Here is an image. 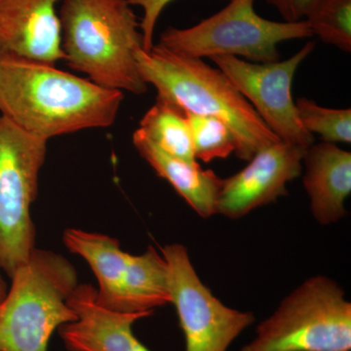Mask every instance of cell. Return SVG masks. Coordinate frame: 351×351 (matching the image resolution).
<instances>
[{
    "mask_svg": "<svg viewBox=\"0 0 351 351\" xmlns=\"http://www.w3.org/2000/svg\"><path fill=\"white\" fill-rule=\"evenodd\" d=\"M239 351H351V304L336 281H304Z\"/></svg>",
    "mask_w": 351,
    "mask_h": 351,
    "instance_id": "5",
    "label": "cell"
},
{
    "mask_svg": "<svg viewBox=\"0 0 351 351\" xmlns=\"http://www.w3.org/2000/svg\"><path fill=\"white\" fill-rule=\"evenodd\" d=\"M138 129L161 151L196 162L188 117L179 108L156 98V104L141 119Z\"/></svg>",
    "mask_w": 351,
    "mask_h": 351,
    "instance_id": "17",
    "label": "cell"
},
{
    "mask_svg": "<svg viewBox=\"0 0 351 351\" xmlns=\"http://www.w3.org/2000/svg\"><path fill=\"white\" fill-rule=\"evenodd\" d=\"M295 108L304 128L319 135L322 142L350 144V108H325L306 98L298 99Z\"/></svg>",
    "mask_w": 351,
    "mask_h": 351,
    "instance_id": "19",
    "label": "cell"
},
{
    "mask_svg": "<svg viewBox=\"0 0 351 351\" xmlns=\"http://www.w3.org/2000/svg\"><path fill=\"white\" fill-rule=\"evenodd\" d=\"M171 304L167 265L152 246L142 255H130L124 280V313H154Z\"/></svg>",
    "mask_w": 351,
    "mask_h": 351,
    "instance_id": "16",
    "label": "cell"
},
{
    "mask_svg": "<svg viewBox=\"0 0 351 351\" xmlns=\"http://www.w3.org/2000/svg\"><path fill=\"white\" fill-rule=\"evenodd\" d=\"M64 243L89 263L98 279L97 300L101 306L124 313V280L130 254L120 248L119 240L69 228L64 233Z\"/></svg>",
    "mask_w": 351,
    "mask_h": 351,
    "instance_id": "15",
    "label": "cell"
},
{
    "mask_svg": "<svg viewBox=\"0 0 351 351\" xmlns=\"http://www.w3.org/2000/svg\"><path fill=\"white\" fill-rule=\"evenodd\" d=\"M304 20L313 36L351 52V0H311Z\"/></svg>",
    "mask_w": 351,
    "mask_h": 351,
    "instance_id": "18",
    "label": "cell"
},
{
    "mask_svg": "<svg viewBox=\"0 0 351 351\" xmlns=\"http://www.w3.org/2000/svg\"><path fill=\"white\" fill-rule=\"evenodd\" d=\"M69 304L77 318L59 329L69 351H151L134 335L133 325L152 313H122L101 306L90 284L76 286Z\"/></svg>",
    "mask_w": 351,
    "mask_h": 351,
    "instance_id": "11",
    "label": "cell"
},
{
    "mask_svg": "<svg viewBox=\"0 0 351 351\" xmlns=\"http://www.w3.org/2000/svg\"><path fill=\"white\" fill-rule=\"evenodd\" d=\"M306 152L278 142L257 152L246 167L223 180L217 214L239 219L287 195L289 182L302 174Z\"/></svg>",
    "mask_w": 351,
    "mask_h": 351,
    "instance_id": "10",
    "label": "cell"
},
{
    "mask_svg": "<svg viewBox=\"0 0 351 351\" xmlns=\"http://www.w3.org/2000/svg\"><path fill=\"white\" fill-rule=\"evenodd\" d=\"M304 186L311 212L321 225L345 216V202L351 193V154L338 145L321 142L306 149Z\"/></svg>",
    "mask_w": 351,
    "mask_h": 351,
    "instance_id": "13",
    "label": "cell"
},
{
    "mask_svg": "<svg viewBox=\"0 0 351 351\" xmlns=\"http://www.w3.org/2000/svg\"><path fill=\"white\" fill-rule=\"evenodd\" d=\"M123 92L99 86L55 64L0 55V114L36 137L108 128Z\"/></svg>",
    "mask_w": 351,
    "mask_h": 351,
    "instance_id": "1",
    "label": "cell"
},
{
    "mask_svg": "<svg viewBox=\"0 0 351 351\" xmlns=\"http://www.w3.org/2000/svg\"><path fill=\"white\" fill-rule=\"evenodd\" d=\"M256 0H230L211 17L186 29L168 27L158 44L166 49L197 58L232 56L253 63H270L280 58L278 45L284 41L313 38L304 20L276 22L261 17Z\"/></svg>",
    "mask_w": 351,
    "mask_h": 351,
    "instance_id": "6",
    "label": "cell"
},
{
    "mask_svg": "<svg viewBox=\"0 0 351 351\" xmlns=\"http://www.w3.org/2000/svg\"><path fill=\"white\" fill-rule=\"evenodd\" d=\"M47 143L0 114V269L10 278L36 248L31 207Z\"/></svg>",
    "mask_w": 351,
    "mask_h": 351,
    "instance_id": "7",
    "label": "cell"
},
{
    "mask_svg": "<svg viewBox=\"0 0 351 351\" xmlns=\"http://www.w3.org/2000/svg\"><path fill=\"white\" fill-rule=\"evenodd\" d=\"M11 279L0 304V351H48L54 332L77 318L69 304L78 285L75 267L59 254L34 248Z\"/></svg>",
    "mask_w": 351,
    "mask_h": 351,
    "instance_id": "4",
    "label": "cell"
},
{
    "mask_svg": "<svg viewBox=\"0 0 351 351\" xmlns=\"http://www.w3.org/2000/svg\"><path fill=\"white\" fill-rule=\"evenodd\" d=\"M7 292H8L7 284L5 281H4L3 277L1 276V272H0V304L3 301L4 298L6 297Z\"/></svg>",
    "mask_w": 351,
    "mask_h": 351,
    "instance_id": "23",
    "label": "cell"
},
{
    "mask_svg": "<svg viewBox=\"0 0 351 351\" xmlns=\"http://www.w3.org/2000/svg\"><path fill=\"white\" fill-rule=\"evenodd\" d=\"M314 49L315 43L309 41L294 56L270 63H253L232 56L211 60L281 142L307 149L314 144V136L300 121L292 86L298 69Z\"/></svg>",
    "mask_w": 351,
    "mask_h": 351,
    "instance_id": "9",
    "label": "cell"
},
{
    "mask_svg": "<svg viewBox=\"0 0 351 351\" xmlns=\"http://www.w3.org/2000/svg\"><path fill=\"white\" fill-rule=\"evenodd\" d=\"M62 0H0V55L56 64L64 61L58 4Z\"/></svg>",
    "mask_w": 351,
    "mask_h": 351,
    "instance_id": "12",
    "label": "cell"
},
{
    "mask_svg": "<svg viewBox=\"0 0 351 351\" xmlns=\"http://www.w3.org/2000/svg\"><path fill=\"white\" fill-rule=\"evenodd\" d=\"M161 254L167 265L171 304L184 334V351H228L255 322L254 314L230 308L217 299L200 280L184 245H166Z\"/></svg>",
    "mask_w": 351,
    "mask_h": 351,
    "instance_id": "8",
    "label": "cell"
},
{
    "mask_svg": "<svg viewBox=\"0 0 351 351\" xmlns=\"http://www.w3.org/2000/svg\"><path fill=\"white\" fill-rule=\"evenodd\" d=\"M133 144L156 174L169 182L196 213L202 218L217 214L223 179L214 171L202 169L197 161L188 162L166 154L138 128L134 132Z\"/></svg>",
    "mask_w": 351,
    "mask_h": 351,
    "instance_id": "14",
    "label": "cell"
},
{
    "mask_svg": "<svg viewBox=\"0 0 351 351\" xmlns=\"http://www.w3.org/2000/svg\"><path fill=\"white\" fill-rule=\"evenodd\" d=\"M172 1L174 0H128L130 5L140 7L143 11V18L140 22L143 36V50L149 51L154 45V36L157 22L164 9Z\"/></svg>",
    "mask_w": 351,
    "mask_h": 351,
    "instance_id": "21",
    "label": "cell"
},
{
    "mask_svg": "<svg viewBox=\"0 0 351 351\" xmlns=\"http://www.w3.org/2000/svg\"><path fill=\"white\" fill-rule=\"evenodd\" d=\"M136 60L144 82L156 88L157 99L228 124L237 138L235 156L242 160L250 161L257 152L281 142L228 76L203 59L154 44L149 51L138 50Z\"/></svg>",
    "mask_w": 351,
    "mask_h": 351,
    "instance_id": "2",
    "label": "cell"
},
{
    "mask_svg": "<svg viewBox=\"0 0 351 351\" xmlns=\"http://www.w3.org/2000/svg\"><path fill=\"white\" fill-rule=\"evenodd\" d=\"M309 1L311 0H267V3L276 8L286 22L304 20Z\"/></svg>",
    "mask_w": 351,
    "mask_h": 351,
    "instance_id": "22",
    "label": "cell"
},
{
    "mask_svg": "<svg viewBox=\"0 0 351 351\" xmlns=\"http://www.w3.org/2000/svg\"><path fill=\"white\" fill-rule=\"evenodd\" d=\"M184 113L191 127L196 160L208 163L235 154L237 138L228 124L216 117Z\"/></svg>",
    "mask_w": 351,
    "mask_h": 351,
    "instance_id": "20",
    "label": "cell"
},
{
    "mask_svg": "<svg viewBox=\"0 0 351 351\" xmlns=\"http://www.w3.org/2000/svg\"><path fill=\"white\" fill-rule=\"evenodd\" d=\"M59 18L69 68L99 86L147 93L136 60L143 36L128 0H62Z\"/></svg>",
    "mask_w": 351,
    "mask_h": 351,
    "instance_id": "3",
    "label": "cell"
}]
</instances>
